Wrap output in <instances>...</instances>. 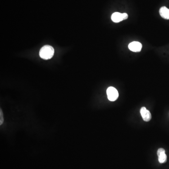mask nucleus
Instances as JSON below:
<instances>
[{"label": "nucleus", "mask_w": 169, "mask_h": 169, "mask_svg": "<svg viewBox=\"0 0 169 169\" xmlns=\"http://www.w3.org/2000/svg\"><path fill=\"white\" fill-rule=\"evenodd\" d=\"M159 13L163 18L165 20H169V9L166 7H162L160 8Z\"/></svg>", "instance_id": "0eeeda50"}, {"label": "nucleus", "mask_w": 169, "mask_h": 169, "mask_svg": "<svg viewBox=\"0 0 169 169\" xmlns=\"http://www.w3.org/2000/svg\"><path fill=\"white\" fill-rule=\"evenodd\" d=\"M142 44L138 41H133L128 45V48L131 51L134 52L141 51L142 48Z\"/></svg>", "instance_id": "20e7f679"}, {"label": "nucleus", "mask_w": 169, "mask_h": 169, "mask_svg": "<svg viewBox=\"0 0 169 169\" xmlns=\"http://www.w3.org/2000/svg\"><path fill=\"white\" fill-rule=\"evenodd\" d=\"M128 17V15L127 13L115 12L111 15V20L115 23H119L122 21L127 20Z\"/></svg>", "instance_id": "7ed1b4c3"}, {"label": "nucleus", "mask_w": 169, "mask_h": 169, "mask_svg": "<svg viewBox=\"0 0 169 169\" xmlns=\"http://www.w3.org/2000/svg\"><path fill=\"white\" fill-rule=\"evenodd\" d=\"M108 98L110 101L113 102L116 100L119 97L118 91L115 88L110 87L107 90Z\"/></svg>", "instance_id": "f03ea898"}, {"label": "nucleus", "mask_w": 169, "mask_h": 169, "mask_svg": "<svg viewBox=\"0 0 169 169\" xmlns=\"http://www.w3.org/2000/svg\"><path fill=\"white\" fill-rule=\"evenodd\" d=\"M141 115L144 121L149 122L151 119V114L150 111L144 107L141 108L140 110Z\"/></svg>", "instance_id": "39448f33"}, {"label": "nucleus", "mask_w": 169, "mask_h": 169, "mask_svg": "<svg viewBox=\"0 0 169 169\" xmlns=\"http://www.w3.org/2000/svg\"><path fill=\"white\" fill-rule=\"evenodd\" d=\"M157 154L158 156V161L159 163L163 164L166 162L167 156L165 154V151L164 149L162 148L158 149Z\"/></svg>", "instance_id": "423d86ee"}, {"label": "nucleus", "mask_w": 169, "mask_h": 169, "mask_svg": "<svg viewBox=\"0 0 169 169\" xmlns=\"http://www.w3.org/2000/svg\"><path fill=\"white\" fill-rule=\"evenodd\" d=\"M55 50L54 48L50 45H45L43 46L40 51L39 55L41 58L48 60L53 57Z\"/></svg>", "instance_id": "f257e3e1"}, {"label": "nucleus", "mask_w": 169, "mask_h": 169, "mask_svg": "<svg viewBox=\"0 0 169 169\" xmlns=\"http://www.w3.org/2000/svg\"><path fill=\"white\" fill-rule=\"evenodd\" d=\"M0 125H1L3 123L4 121V119H3V111L1 109L0 110Z\"/></svg>", "instance_id": "6e6552de"}]
</instances>
